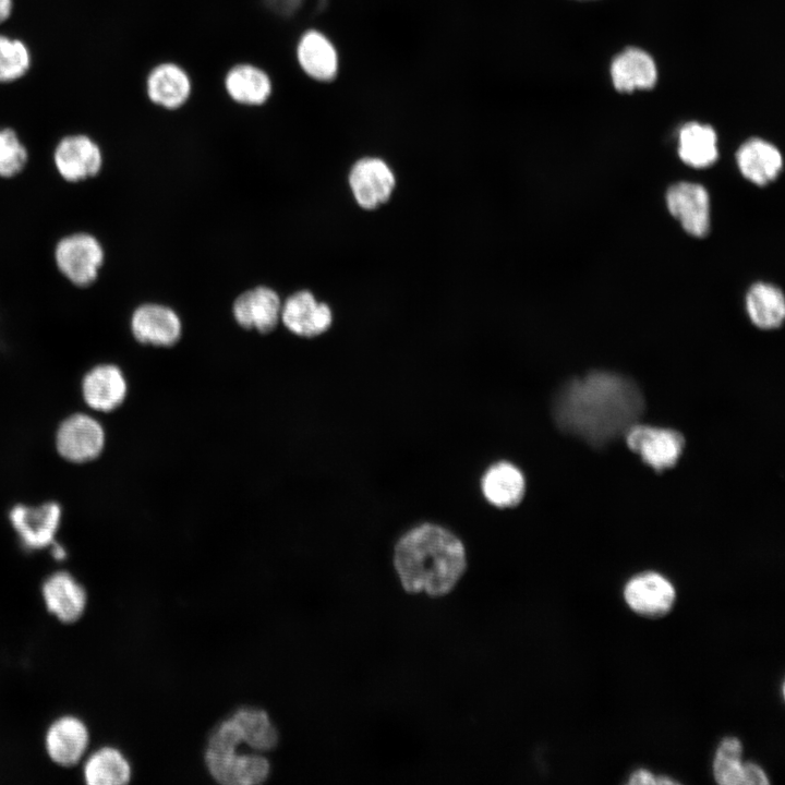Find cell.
I'll return each instance as SVG.
<instances>
[{
    "instance_id": "9a60e30c",
    "label": "cell",
    "mask_w": 785,
    "mask_h": 785,
    "mask_svg": "<svg viewBox=\"0 0 785 785\" xmlns=\"http://www.w3.org/2000/svg\"><path fill=\"white\" fill-rule=\"evenodd\" d=\"M669 213L693 237H704L710 228V200L704 186L678 182L666 192Z\"/></svg>"
},
{
    "instance_id": "5b68a950",
    "label": "cell",
    "mask_w": 785,
    "mask_h": 785,
    "mask_svg": "<svg viewBox=\"0 0 785 785\" xmlns=\"http://www.w3.org/2000/svg\"><path fill=\"white\" fill-rule=\"evenodd\" d=\"M106 442L105 424L88 410H76L62 418L53 434L57 454L72 463L97 459L102 454Z\"/></svg>"
},
{
    "instance_id": "f1b7e54d",
    "label": "cell",
    "mask_w": 785,
    "mask_h": 785,
    "mask_svg": "<svg viewBox=\"0 0 785 785\" xmlns=\"http://www.w3.org/2000/svg\"><path fill=\"white\" fill-rule=\"evenodd\" d=\"M31 64V51L24 41L0 35V84L22 78L28 72Z\"/></svg>"
},
{
    "instance_id": "44dd1931",
    "label": "cell",
    "mask_w": 785,
    "mask_h": 785,
    "mask_svg": "<svg viewBox=\"0 0 785 785\" xmlns=\"http://www.w3.org/2000/svg\"><path fill=\"white\" fill-rule=\"evenodd\" d=\"M742 746L738 738H724L715 753L713 773L722 785H766L763 770L751 762L741 763Z\"/></svg>"
},
{
    "instance_id": "e0dca14e",
    "label": "cell",
    "mask_w": 785,
    "mask_h": 785,
    "mask_svg": "<svg viewBox=\"0 0 785 785\" xmlns=\"http://www.w3.org/2000/svg\"><path fill=\"white\" fill-rule=\"evenodd\" d=\"M624 596L628 606L636 613L647 617H661L673 607L676 591L662 575L643 572L626 583Z\"/></svg>"
},
{
    "instance_id": "4316f807",
    "label": "cell",
    "mask_w": 785,
    "mask_h": 785,
    "mask_svg": "<svg viewBox=\"0 0 785 785\" xmlns=\"http://www.w3.org/2000/svg\"><path fill=\"white\" fill-rule=\"evenodd\" d=\"M239 725L243 742L258 751L275 748L278 744V732L268 714L255 708H241L231 716Z\"/></svg>"
},
{
    "instance_id": "ffe728a7",
    "label": "cell",
    "mask_w": 785,
    "mask_h": 785,
    "mask_svg": "<svg viewBox=\"0 0 785 785\" xmlns=\"http://www.w3.org/2000/svg\"><path fill=\"white\" fill-rule=\"evenodd\" d=\"M281 302L277 292L268 287H256L241 293L234 301L235 322L245 329L271 331L280 319Z\"/></svg>"
},
{
    "instance_id": "2e32d148",
    "label": "cell",
    "mask_w": 785,
    "mask_h": 785,
    "mask_svg": "<svg viewBox=\"0 0 785 785\" xmlns=\"http://www.w3.org/2000/svg\"><path fill=\"white\" fill-rule=\"evenodd\" d=\"M280 319L294 335L312 338L329 329L333 313L330 307L326 303L318 302L312 292L300 290L281 304Z\"/></svg>"
},
{
    "instance_id": "5bb4252c",
    "label": "cell",
    "mask_w": 785,
    "mask_h": 785,
    "mask_svg": "<svg viewBox=\"0 0 785 785\" xmlns=\"http://www.w3.org/2000/svg\"><path fill=\"white\" fill-rule=\"evenodd\" d=\"M396 185L390 167L381 158L364 157L353 164L349 186L357 204L375 209L389 200Z\"/></svg>"
},
{
    "instance_id": "4dcf8cb0",
    "label": "cell",
    "mask_w": 785,
    "mask_h": 785,
    "mask_svg": "<svg viewBox=\"0 0 785 785\" xmlns=\"http://www.w3.org/2000/svg\"><path fill=\"white\" fill-rule=\"evenodd\" d=\"M243 742L241 729L238 723L230 717L224 721L208 739V749L222 752L235 751L239 744Z\"/></svg>"
},
{
    "instance_id": "ac0fdd59",
    "label": "cell",
    "mask_w": 785,
    "mask_h": 785,
    "mask_svg": "<svg viewBox=\"0 0 785 785\" xmlns=\"http://www.w3.org/2000/svg\"><path fill=\"white\" fill-rule=\"evenodd\" d=\"M41 595L48 612L65 624L77 621L87 606L86 590L64 570L52 572L44 580Z\"/></svg>"
},
{
    "instance_id": "7402d4cb",
    "label": "cell",
    "mask_w": 785,
    "mask_h": 785,
    "mask_svg": "<svg viewBox=\"0 0 785 785\" xmlns=\"http://www.w3.org/2000/svg\"><path fill=\"white\" fill-rule=\"evenodd\" d=\"M481 491L484 498L495 507H515L524 496L526 479L514 463L498 461L490 466L482 475Z\"/></svg>"
},
{
    "instance_id": "8992f818",
    "label": "cell",
    "mask_w": 785,
    "mask_h": 785,
    "mask_svg": "<svg viewBox=\"0 0 785 785\" xmlns=\"http://www.w3.org/2000/svg\"><path fill=\"white\" fill-rule=\"evenodd\" d=\"M51 162L59 178L72 184L96 178L104 168L101 144L85 131H70L55 142Z\"/></svg>"
},
{
    "instance_id": "8fae6325",
    "label": "cell",
    "mask_w": 785,
    "mask_h": 785,
    "mask_svg": "<svg viewBox=\"0 0 785 785\" xmlns=\"http://www.w3.org/2000/svg\"><path fill=\"white\" fill-rule=\"evenodd\" d=\"M129 330L140 345L171 347L182 335V323L170 307L145 302L136 305L129 316Z\"/></svg>"
},
{
    "instance_id": "d4e9b609",
    "label": "cell",
    "mask_w": 785,
    "mask_h": 785,
    "mask_svg": "<svg viewBox=\"0 0 785 785\" xmlns=\"http://www.w3.org/2000/svg\"><path fill=\"white\" fill-rule=\"evenodd\" d=\"M678 155L688 166L704 168L718 156L715 130L700 122H687L678 132Z\"/></svg>"
},
{
    "instance_id": "7a4b0ae2",
    "label": "cell",
    "mask_w": 785,
    "mask_h": 785,
    "mask_svg": "<svg viewBox=\"0 0 785 785\" xmlns=\"http://www.w3.org/2000/svg\"><path fill=\"white\" fill-rule=\"evenodd\" d=\"M394 566L409 593L433 597L449 593L467 569L461 540L447 528L422 523L403 533L394 547Z\"/></svg>"
},
{
    "instance_id": "484cf974",
    "label": "cell",
    "mask_w": 785,
    "mask_h": 785,
    "mask_svg": "<svg viewBox=\"0 0 785 785\" xmlns=\"http://www.w3.org/2000/svg\"><path fill=\"white\" fill-rule=\"evenodd\" d=\"M746 307L751 322L762 329L778 327L785 316L782 291L766 282H757L746 295Z\"/></svg>"
},
{
    "instance_id": "603a6c76",
    "label": "cell",
    "mask_w": 785,
    "mask_h": 785,
    "mask_svg": "<svg viewBox=\"0 0 785 785\" xmlns=\"http://www.w3.org/2000/svg\"><path fill=\"white\" fill-rule=\"evenodd\" d=\"M741 174L757 185H765L780 173L782 155L771 143L753 137L740 145L736 153Z\"/></svg>"
},
{
    "instance_id": "277c9868",
    "label": "cell",
    "mask_w": 785,
    "mask_h": 785,
    "mask_svg": "<svg viewBox=\"0 0 785 785\" xmlns=\"http://www.w3.org/2000/svg\"><path fill=\"white\" fill-rule=\"evenodd\" d=\"M7 520L24 550L41 551L58 540L63 522V507L56 499L17 502L9 507Z\"/></svg>"
},
{
    "instance_id": "6da1fadb",
    "label": "cell",
    "mask_w": 785,
    "mask_h": 785,
    "mask_svg": "<svg viewBox=\"0 0 785 785\" xmlns=\"http://www.w3.org/2000/svg\"><path fill=\"white\" fill-rule=\"evenodd\" d=\"M643 409V397L635 383L621 375L593 372L559 390L553 414L566 433L602 446L625 434Z\"/></svg>"
},
{
    "instance_id": "1f68e13d",
    "label": "cell",
    "mask_w": 785,
    "mask_h": 785,
    "mask_svg": "<svg viewBox=\"0 0 785 785\" xmlns=\"http://www.w3.org/2000/svg\"><path fill=\"white\" fill-rule=\"evenodd\" d=\"M677 782L666 776H654L648 770H637L630 777L629 784H676Z\"/></svg>"
},
{
    "instance_id": "83f0119b",
    "label": "cell",
    "mask_w": 785,
    "mask_h": 785,
    "mask_svg": "<svg viewBox=\"0 0 785 785\" xmlns=\"http://www.w3.org/2000/svg\"><path fill=\"white\" fill-rule=\"evenodd\" d=\"M29 162V149L17 129L0 124V179L20 176Z\"/></svg>"
},
{
    "instance_id": "4fadbf2b",
    "label": "cell",
    "mask_w": 785,
    "mask_h": 785,
    "mask_svg": "<svg viewBox=\"0 0 785 785\" xmlns=\"http://www.w3.org/2000/svg\"><path fill=\"white\" fill-rule=\"evenodd\" d=\"M45 750L49 759L63 768L82 763L89 752L90 734L87 725L74 715L56 718L45 734Z\"/></svg>"
},
{
    "instance_id": "7c38bea8",
    "label": "cell",
    "mask_w": 785,
    "mask_h": 785,
    "mask_svg": "<svg viewBox=\"0 0 785 785\" xmlns=\"http://www.w3.org/2000/svg\"><path fill=\"white\" fill-rule=\"evenodd\" d=\"M629 448L656 471L672 468L679 460L685 442L671 428L633 424L625 433Z\"/></svg>"
},
{
    "instance_id": "cb8c5ba5",
    "label": "cell",
    "mask_w": 785,
    "mask_h": 785,
    "mask_svg": "<svg viewBox=\"0 0 785 785\" xmlns=\"http://www.w3.org/2000/svg\"><path fill=\"white\" fill-rule=\"evenodd\" d=\"M131 775L129 760L114 747H100L82 761V776L88 785H122L130 782Z\"/></svg>"
},
{
    "instance_id": "30bf717a",
    "label": "cell",
    "mask_w": 785,
    "mask_h": 785,
    "mask_svg": "<svg viewBox=\"0 0 785 785\" xmlns=\"http://www.w3.org/2000/svg\"><path fill=\"white\" fill-rule=\"evenodd\" d=\"M293 58L301 74L312 82L330 83L338 75V50L329 36L319 28L307 27L298 34Z\"/></svg>"
},
{
    "instance_id": "d6a6232c",
    "label": "cell",
    "mask_w": 785,
    "mask_h": 785,
    "mask_svg": "<svg viewBox=\"0 0 785 785\" xmlns=\"http://www.w3.org/2000/svg\"><path fill=\"white\" fill-rule=\"evenodd\" d=\"M13 0H0V24L4 23L12 14Z\"/></svg>"
},
{
    "instance_id": "f546056e",
    "label": "cell",
    "mask_w": 785,
    "mask_h": 785,
    "mask_svg": "<svg viewBox=\"0 0 785 785\" xmlns=\"http://www.w3.org/2000/svg\"><path fill=\"white\" fill-rule=\"evenodd\" d=\"M269 762L259 754H238L234 768L235 785L263 783L269 775Z\"/></svg>"
},
{
    "instance_id": "9c48e42d",
    "label": "cell",
    "mask_w": 785,
    "mask_h": 785,
    "mask_svg": "<svg viewBox=\"0 0 785 785\" xmlns=\"http://www.w3.org/2000/svg\"><path fill=\"white\" fill-rule=\"evenodd\" d=\"M225 96L234 105L259 108L267 105L275 95V81L263 65L240 60L231 63L221 77Z\"/></svg>"
},
{
    "instance_id": "ba28073f",
    "label": "cell",
    "mask_w": 785,
    "mask_h": 785,
    "mask_svg": "<svg viewBox=\"0 0 785 785\" xmlns=\"http://www.w3.org/2000/svg\"><path fill=\"white\" fill-rule=\"evenodd\" d=\"M80 394L85 408L94 413H111L122 407L129 394L124 371L113 361L89 366L80 381Z\"/></svg>"
},
{
    "instance_id": "3957f363",
    "label": "cell",
    "mask_w": 785,
    "mask_h": 785,
    "mask_svg": "<svg viewBox=\"0 0 785 785\" xmlns=\"http://www.w3.org/2000/svg\"><path fill=\"white\" fill-rule=\"evenodd\" d=\"M107 259L102 241L87 230L59 237L52 246V261L59 275L76 288L93 286Z\"/></svg>"
},
{
    "instance_id": "d6986e66",
    "label": "cell",
    "mask_w": 785,
    "mask_h": 785,
    "mask_svg": "<svg viewBox=\"0 0 785 785\" xmlns=\"http://www.w3.org/2000/svg\"><path fill=\"white\" fill-rule=\"evenodd\" d=\"M609 73L613 86L619 93L651 89L657 81L653 57L639 47H627L617 53L612 60Z\"/></svg>"
},
{
    "instance_id": "52a82bcc",
    "label": "cell",
    "mask_w": 785,
    "mask_h": 785,
    "mask_svg": "<svg viewBox=\"0 0 785 785\" xmlns=\"http://www.w3.org/2000/svg\"><path fill=\"white\" fill-rule=\"evenodd\" d=\"M147 100L165 111L184 108L195 93V82L189 69L173 59L154 63L144 78Z\"/></svg>"
}]
</instances>
